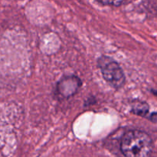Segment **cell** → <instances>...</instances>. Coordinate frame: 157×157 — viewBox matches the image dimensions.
<instances>
[{
	"instance_id": "cell-1",
	"label": "cell",
	"mask_w": 157,
	"mask_h": 157,
	"mask_svg": "<svg viewBox=\"0 0 157 157\" xmlns=\"http://www.w3.org/2000/svg\"><path fill=\"white\" fill-rule=\"evenodd\" d=\"M121 149L126 157H150L153 151V141L145 132L130 130L123 136Z\"/></svg>"
},
{
	"instance_id": "cell-2",
	"label": "cell",
	"mask_w": 157,
	"mask_h": 157,
	"mask_svg": "<svg viewBox=\"0 0 157 157\" xmlns=\"http://www.w3.org/2000/svg\"><path fill=\"white\" fill-rule=\"evenodd\" d=\"M98 64L104 80L109 85L115 89H119L124 85L126 82L125 75L122 67L116 61L104 55L98 59Z\"/></svg>"
},
{
	"instance_id": "cell-3",
	"label": "cell",
	"mask_w": 157,
	"mask_h": 157,
	"mask_svg": "<svg viewBox=\"0 0 157 157\" xmlns=\"http://www.w3.org/2000/svg\"><path fill=\"white\" fill-rule=\"evenodd\" d=\"M81 85L79 78L76 77H67L58 83V91L64 98H69L78 91Z\"/></svg>"
},
{
	"instance_id": "cell-4",
	"label": "cell",
	"mask_w": 157,
	"mask_h": 157,
	"mask_svg": "<svg viewBox=\"0 0 157 157\" xmlns=\"http://www.w3.org/2000/svg\"><path fill=\"white\" fill-rule=\"evenodd\" d=\"M132 112L138 116L145 117L149 112V106L146 102H136L132 104Z\"/></svg>"
},
{
	"instance_id": "cell-5",
	"label": "cell",
	"mask_w": 157,
	"mask_h": 157,
	"mask_svg": "<svg viewBox=\"0 0 157 157\" xmlns=\"http://www.w3.org/2000/svg\"><path fill=\"white\" fill-rule=\"evenodd\" d=\"M98 1L104 5L118 6L122 4L124 0H98Z\"/></svg>"
}]
</instances>
